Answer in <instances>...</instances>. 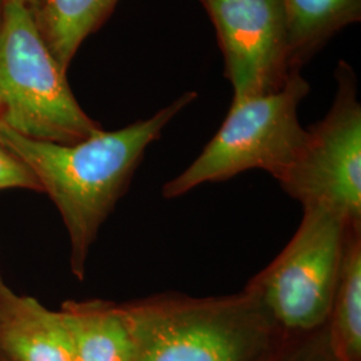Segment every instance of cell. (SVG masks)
Returning a JSON list of instances; mask_svg holds the SVG:
<instances>
[{
	"mask_svg": "<svg viewBox=\"0 0 361 361\" xmlns=\"http://www.w3.org/2000/svg\"><path fill=\"white\" fill-rule=\"evenodd\" d=\"M326 325L337 357L360 361L361 228H349Z\"/></svg>",
	"mask_w": 361,
	"mask_h": 361,
	"instance_id": "cell-12",
	"label": "cell"
},
{
	"mask_svg": "<svg viewBox=\"0 0 361 361\" xmlns=\"http://www.w3.org/2000/svg\"><path fill=\"white\" fill-rule=\"evenodd\" d=\"M125 305L138 337L134 361H268L285 337L245 288L213 297L166 292Z\"/></svg>",
	"mask_w": 361,
	"mask_h": 361,
	"instance_id": "cell-2",
	"label": "cell"
},
{
	"mask_svg": "<svg viewBox=\"0 0 361 361\" xmlns=\"http://www.w3.org/2000/svg\"><path fill=\"white\" fill-rule=\"evenodd\" d=\"M0 11H1V1H0Z\"/></svg>",
	"mask_w": 361,
	"mask_h": 361,
	"instance_id": "cell-17",
	"label": "cell"
},
{
	"mask_svg": "<svg viewBox=\"0 0 361 361\" xmlns=\"http://www.w3.org/2000/svg\"><path fill=\"white\" fill-rule=\"evenodd\" d=\"M310 90L301 71H293L281 90L233 101L216 135L188 168L164 185L162 195L178 198L204 183L231 180L252 169L281 180L308 138L297 110Z\"/></svg>",
	"mask_w": 361,
	"mask_h": 361,
	"instance_id": "cell-4",
	"label": "cell"
},
{
	"mask_svg": "<svg viewBox=\"0 0 361 361\" xmlns=\"http://www.w3.org/2000/svg\"><path fill=\"white\" fill-rule=\"evenodd\" d=\"M118 0H35L30 8L52 56L67 71L83 40L104 23Z\"/></svg>",
	"mask_w": 361,
	"mask_h": 361,
	"instance_id": "cell-10",
	"label": "cell"
},
{
	"mask_svg": "<svg viewBox=\"0 0 361 361\" xmlns=\"http://www.w3.org/2000/svg\"><path fill=\"white\" fill-rule=\"evenodd\" d=\"M349 228L325 207H302L290 241L246 284L285 336L328 323Z\"/></svg>",
	"mask_w": 361,
	"mask_h": 361,
	"instance_id": "cell-5",
	"label": "cell"
},
{
	"mask_svg": "<svg viewBox=\"0 0 361 361\" xmlns=\"http://www.w3.org/2000/svg\"><path fill=\"white\" fill-rule=\"evenodd\" d=\"M28 189L42 192L37 177L13 154L0 137V190Z\"/></svg>",
	"mask_w": 361,
	"mask_h": 361,
	"instance_id": "cell-14",
	"label": "cell"
},
{
	"mask_svg": "<svg viewBox=\"0 0 361 361\" xmlns=\"http://www.w3.org/2000/svg\"><path fill=\"white\" fill-rule=\"evenodd\" d=\"M290 65L300 70L329 39L361 20V0H283Z\"/></svg>",
	"mask_w": 361,
	"mask_h": 361,
	"instance_id": "cell-11",
	"label": "cell"
},
{
	"mask_svg": "<svg viewBox=\"0 0 361 361\" xmlns=\"http://www.w3.org/2000/svg\"><path fill=\"white\" fill-rule=\"evenodd\" d=\"M1 3H4V1H18V3H23V4H26L27 7H32V4H34V1L35 0H0Z\"/></svg>",
	"mask_w": 361,
	"mask_h": 361,
	"instance_id": "cell-15",
	"label": "cell"
},
{
	"mask_svg": "<svg viewBox=\"0 0 361 361\" xmlns=\"http://www.w3.org/2000/svg\"><path fill=\"white\" fill-rule=\"evenodd\" d=\"M197 98V91H186L147 119L116 131L97 130L71 145L26 138L0 123L3 142L34 173L63 219L78 280H83L91 245L129 188L146 149Z\"/></svg>",
	"mask_w": 361,
	"mask_h": 361,
	"instance_id": "cell-1",
	"label": "cell"
},
{
	"mask_svg": "<svg viewBox=\"0 0 361 361\" xmlns=\"http://www.w3.org/2000/svg\"><path fill=\"white\" fill-rule=\"evenodd\" d=\"M225 59L233 101L281 90L293 70L283 0H202Z\"/></svg>",
	"mask_w": 361,
	"mask_h": 361,
	"instance_id": "cell-7",
	"label": "cell"
},
{
	"mask_svg": "<svg viewBox=\"0 0 361 361\" xmlns=\"http://www.w3.org/2000/svg\"><path fill=\"white\" fill-rule=\"evenodd\" d=\"M334 104L310 126L295 164L277 180L302 207H322L361 228V104L357 77L340 61Z\"/></svg>",
	"mask_w": 361,
	"mask_h": 361,
	"instance_id": "cell-6",
	"label": "cell"
},
{
	"mask_svg": "<svg viewBox=\"0 0 361 361\" xmlns=\"http://www.w3.org/2000/svg\"><path fill=\"white\" fill-rule=\"evenodd\" d=\"M0 123L37 141L71 145L101 129L78 104L30 7L1 3Z\"/></svg>",
	"mask_w": 361,
	"mask_h": 361,
	"instance_id": "cell-3",
	"label": "cell"
},
{
	"mask_svg": "<svg viewBox=\"0 0 361 361\" xmlns=\"http://www.w3.org/2000/svg\"><path fill=\"white\" fill-rule=\"evenodd\" d=\"M0 356L8 361H74L73 343L59 312L18 295L0 276Z\"/></svg>",
	"mask_w": 361,
	"mask_h": 361,
	"instance_id": "cell-8",
	"label": "cell"
},
{
	"mask_svg": "<svg viewBox=\"0 0 361 361\" xmlns=\"http://www.w3.org/2000/svg\"><path fill=\"white\" fill-rule=\"evenodd\" d=\"M293 336L297 338L296 347L280 353L276 360L273 353L268 361H341L331 344L326 324L316 331Z\"/></svg>",
	"mask_w": 361,
	"mask_h": 361,
	"instance_id": "cell-13",
	"label": "cell"
},
{
	"mask_svg": "<svg viewBox=\"0 0 361 361\" xmlns=\"http://www.w3.org/2000/svg\"><path fill=\"white\" fill-rule=\"evenodd\" d=\"M61 313L74 361H134L138 337L125 304L104 300L66 301Z\"/></svg>",
	"mask_w": 361,
	"mask_h": 361,
	"instance_id": "cell-9",
	"label": "cell"
},
{
	"mask_svg": "<svg viewBox=\"0 0 361 361\" xmlns=\"http://www.w3.org/2000/svg\"><path fill=\"white\" fill-rule=\"evenodd\" d=\"M0 361H8V360H7V359H4V357H3V356H0Z\"/></svg>",
	"mask_w": 361,
	"mask_h": 361,
	"instance_id": "cell-16",
	"label": "cell"
}]
</instances>
